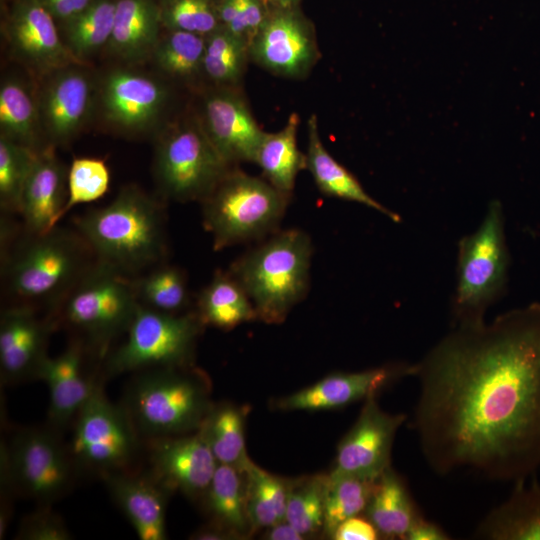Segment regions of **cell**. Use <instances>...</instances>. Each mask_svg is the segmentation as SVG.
<instances>
[{"instance_id": "1", "label": "cell", "mask_w": 540, "mask_h": 540, "mask_svg": "<svg viewBox=\"0 0 540 540\" xmlns=\"http://www.w3.org/2000/svg\"><path fill=\"white\" fill-rule=\"evenodd\" d=\"M412 427L438 475L526 480L540 468V304L453 326L417 363Z\"/></svg>"}, {"instance_id": "2", "label": "cell", "mask_w": 540, "mask_h": 540, "mask_svg": "<svg viewBox=\"0 0 540 540\" xmlns=\"http://www.w3.org/2000/svg\"><path fill=\"white\" fill-rule=\"evenodd\" d=\"M1 269L5 295L49 313L96 260L81 235L55 226L30 233L1 224Z\"/></svg>"}, {"instance_id": "3", "label": "cell", "mask_w": 540, "mask_h": 540, "mask_svg": "<svg viewBox=\"0 0 540 540\" xmlns=\"http://www.w3.org/2000/svg\"><path fill=\"white\" fill-rule=\"evenodd\" d=\"M95 259L134 277L165 262L168 253L163 205L135 185L106 205L74 220Z\"/></svg>"}, {"instance_id": "4", "label": "cell", "mask_w": 540, "mask_h": 540, "mask_svg": "<svg viewBox=\"0 0 540 540\" xmlns=\"http://www.w3.org/2000/svg\"><path fill=\"white\" fill-rule=\"evenodd\" d=\"M311 256L306 232L277 230L240 256L228 272L250 298L257 319L278 324L307 295Z\"/></svg>"}, {"instance_id": "5", "label": "cell", "mask_w": 540, "mask_h": 540, "mask_svg": "<svg viewBox=\"0 0 540 540\" xmlns=\"http://www.w3.org/2000/svg\"><path fill=\"white\" fill-rule=\"evenodd\" d=\"M139 306L132 277L95 260L47 314L102 357L126 333Z\"/></svg>"}, {"instance_id": "6", "label": "cell", "mask_w": 540, "mask_h": 540, "mask_svg": "<svg viewBox=\"0 0 540 540\" xmlns=\"http://www.w3.org/2000/svg\"><path fill=\"white\" fill-rule=\"evenodd\" d=\"M504 226L502 205L493 200L476 231L460 239L453 326L485 322L486 310L505 293L510 259Z\"/></svg>"}, {"instance_id": "7", "label": "cell", "mask_w": 540, "mask_h": 540, "mask_svg": "<svg viewBox=\"0 0 540 540\" xmlns=\"http://www.w3.org/2000/svg\"><path fill=\"white\" fill-rule=\"evenodd\" d=\"M288 197L266 179L233 166L201 201L203 225L222 250L273 234L285 214Z\"/></svg>"}, {"instance_id": "8", "label": "cell", "mask_w": 540, "mask_h": 540, "mask_svg": "<svg viewBox=\"0 0 540 540\" xmlns=\"http://www.w3.org/2000/svg\"><path fill=\"white\" fill-rule=\"evenodd\" d=\"M179 367L143 370L131 384L125 409L140 435L168 437L199 429L207 415L203 385Z\"/></svg>"}, {"instance_id": "9", "label": "cell", "mask_w": 540, "mask_h": 540, "mask_svg": "<svg viewBox=\"0 0 540 540\" xmlns=\"http://www.w3.org/2000/svg\"><path fill=\"white\" fill-rule=\"evenodd\" d=\"M231 167L212 144L198 115L178 121L158 138L154 176L163 199L201 202Z\"/></svg>"}, {"instance_id": "10", "label": "cell", "mask_w": 540, "mask_h": 540, "mask_svg": "<svg viewBox=\"0 0 540 540\" xmlns=\"http://www.w3.org/2000/svg\"><path fill=\"white\" fill-rule=\"evenodd\" d=\"M202 326L196 312L171 314L140 305L124 342L105 359L106 376L184 365Z\"/></svg>"}, {"instance_id": "11", "label": "cell", "mask_w": 540, "mask_h": 540, "mask_svg": "<svg viewBox=\"0 0 540 540\" xmlns=\"http://www.w3.org/2000/svg\"><path fill=\"white\" fill-rule=\"evenodd\" d=\"M0 472L17 494L49 505L71 487L76 466L57 430L22 428L1 447Z\"/></svg>"}, {"instance_id": "12", "label": "cell", "mask_w": 540, "mask_h": 540, "mask_svg": "<svg viewBox=\"0 0 540 540\" xmlns=\"http://www.w3.org/2000/svg\"><path fill=\"white\" fill-rule=\"evenodd\" d=\"M70 453L76 468L101 476L126 470L139 447L125 407L108 400L98 383L75 419Z\"/></svg>"}, {"instance_id": "13", "label": "cell", "mask_w": 540, "mask_h": 540, "mask_svg": "<svg viewBox=\"0 0 540 540\" xmlns=\"http://www.w3.org/2000/svg\"><path fill=\"white\" fill-rule=\"evenodd\" d=\"M249 55L250 60L274 75L302 79L320 56L314 26L299 5L270 7L249 43Z\"/></svg>"}, {"instance_id": "14", "label": "cell", "mask_w": 540, "mask_h": 540, "mask_svg": "<svg viewBox=\"0 0 540 540\" xmlns=\"http://www.w3.org/2000/svg\"><path fill=\"white\" fill-rule=\"evenodd\" d=\"M407 416L383 411L376 396L365 400L357 421L341 441L333 473L378 480L389 469L392 445Z\"/></svg>"}, {"instance_id": "15", "label": "cell", "mask_w": 540, "mask_h": 540, "mask_svg": "<svg viewBox=\"0 0 540 540\" xmlns=\"http://www.w3.org/2000/svg\"><path fill=\"white\" fill-rule=\"evenodd\" d=\"M198 116L212 144L228 164L254 162L265 131L238 87L215 86L207 91Z\"/></svg>"}, {"instance_id": "16", "label": "cell", "mask_w": 540, "mask_h": 540, "mask_svg": "<svg viewBox=\"0 0 540 540\" xmlns=\"http://www.w3.org/2000/svg\"><path fill=\"white\" fill-rule=\"evenodd\" d=\"M5 33L12 52L36 71L49 74L83 64L61 38L56 20L39 0H17L7 18Z\"/></svg>"}, {"instance_id": "17", "label": "cell", "mask_w": 540, "mask_h": 540, "mask_svg": "<svg viewBox=\"0 0 540 540\" xmlns=\"http://www.w3.org/2000/svg\"><path fill=\"white\" fill-rule=\"evenodd\" d=\"M38 94L43 134L52 145L70 142L84 127L93 100V84L83 64L49 74Z\"/></svg>"}, {"instance_id": "18", "label": "cell", "mask_w": 540, "mask_h": 540, "mask_svg": "<svg viewBox=\"0 0 540 540\" xmlns=\"http://www.w3.org/2000/svg\"><path fill=\"white\" fill-rule=\"evenodd\" d=\"M51 317H41L38 309L10 304L0 318V372L2 383L14 384L37 379L39 368L47 355L52 330Z\"/></svg>"}, {"instance_id": "19", "label": "cell", "mask_w": 540, "mask_h": 540, "mask_svg": "<svg viewBox=\"0 0 540 540\" xmlns=\"http://www.w3.org/2000/svg\"><path fill=\"white\" fill-rule=\"evenodd\" d=\"M168 99L165 86L149 75L116 69L103 79L100 91L104 118L126 132H143L155 124Z\"/></svg>"}, {"instance_id": "20", "label": "cell", "mask_w": 540, "mask_h": 540, "mask_svg": "<svg viewBox=\"0 0 540 540\" xmlns=\"http://www.w3.org/2000/svg\"><path fill=\"white\" fill-rule=\"evenodd\" d=\"M150 476L165 490H179L188 495L202 493L209 487L218 462L204 435L150 438Z\"/></svg>"}, {"instance_id": "21", "label": "cell", "mask_w": 540, "mask_h": 540, "mask_svg": "<svg viewBox=\"0 0 540 540\" xmlns=\"http://www.w3.org/2000/svg\"><path fill=\"white\" fill-rule=\"evenodd\" d=\"M411 375L412 364L405 362L359 372L333 374L281 399L278 407L286 410L340 408L376 396L394 381Z\"/></svg>"}, {"instance_id": "22", "label": "cell", "mask_w": 540, "mask_h": 540, "mask_svg": "<svg viewBox=\"0 0 540 540\" xmlns=\"http://www.w3.org/2000/svg\"><path fill=\"white\" fill-rule=\"evenodd\" d=\"M92 353L80 340L61 354L47 356L41 364L37 379L49 390V426L59 431L75 419L96 383L85 371V356Z\"/></svg>"}, {"instance_id": "23", "label": "cell", "mask_w": 540, "mask_h": 540, "mask_svg": "<svg viewBox=\"0 0 540 540\" xmlns=\"http://www.w3.org/2000/svg\"><path fill=\"white\" fill-rule=\"evenodd\" d=\"M68 170L55 156L52 146L36 155L23 189L19 215L30 233H45L57 226L67 201Z\"/></svg>"}, {"instance_id": "24", "label": "cell", "mask_w": 540, "mask_h": 540, "mask_svg": "<svg viewBox=\"0 0 540 540\" xmlns=\"http://www.w3.org/2000/svg\"><path fill=\"white\" fill-rule=\"evenodd\" d=\"M107 489L141 540L166 539L165 490L150 475L127 470L102 476Z\"/></svg>"}, {"instance_id": "25", "label": "cell", "mask_w": 540, "mask_h": 540, "mask_svg": "<svg viewBox=\"0 0 540 540\" xmlns=\"http://www.w3.org/2000/svg\"><path fill=\"white\" fill-rule=\"evenodd\" d=\"M474 538L487 540H540V483H514L509 497L480 521Z\"/></svg>"}, {"instance_id": "26", "label": "cell", "mask_w": 540, "mask_h": 540, "mask_svg": "<svg viewBox=\"0 0 540 540\" xmlns=\"http://www.w3.org/2000/svg\"><path fill=\"white\" fill-rule=\"evenodd\" d=\"M162 26L154 0H116L109 51L130 63L152 57Z\"/></svg>"}, {"instance_id": "27", "label": "cell", "mask_w": 540, "mask_h": 540, "mask_svg": "<svg viewBox=\"0 0 540 540\" xmlns=\"http://www.w3.org/2000/svg\"><path fill=\"white\" fill-rule=\"evenodd\" d=\"M307 128L306 169L310 171L318 189L324 195L363 204L399 223L400 215L370 196L359 180L327 151L320 137L316 115L310 116Z\"/></svg>"}, {"instance_id": "28", "label": "cell", "mask_w": 540, "mask_h": 540, "mask_svg": "<svg viewBox=\"0 0 540 540\" xmlns=\"http://www.w3.org/2000/svg\"><path fill=\"white\" fill-rule=\"evenodd\" d=\"M365 512L380 535L392 539H405L423 517L405 480L391 467L376 481Z\"/></svg>"}, {"instance_id": "29", "label": "cell", "mask_w": 540, "mask_h": 540, "mask_svg": "<svg viewBox=\"0 0 540 540\" xmlns=\"http://www.w3.org/2000/svg\"><path fill=\"white\" fill-rule=\"evenodd\" d=\"M299 116L292 113L286 125L274 133H264L254 163L265 179L280 193L290 198L298 173L306 169V154L297 146Z\"/></svg>"}, {"instance_id": "30", "label": "cell", "mask_w": 540, "mask_h": 540, "mask_svg": "<svg viewBox=\"0 0 540 540\" xmlns=\"http://www.w3.org/2000/svg\"><path fill=\"white\" fill-rule=\"evenodd\" d=\"M195 312L203 325L224 330L257 319L250 298L228 271L215 272L198 294Z\"/></svg>"}, {"instance_id": "31", "label": "cell", "mask_w": 540, "mask_h": 540, "mask_svg": "<svg viewBox=\"0 0 540 540\" xmlns=\"http://www.w3.org/2000/svg\"><path fill=\"white\" fill-rule=\"evenodd\" d=\"M0 129L10 140L41 151L43 133L38 96L21 79L9 77L0 86Z\"/></svg>"}, {"instance_id": "32", "label": "cell", "mask_w": 540, "mask_h": 540, "mask_svg": "<svg viewBox=\"0 0 540 540\" xmlns=\"http://www.w3.org/2000/svg\"><path fill=\"white\" fill-rule=\"evenodd\" d=\"M140 305L179 314L189 306L187 278L179 267L162 262L132 277Z\"/></svg>"}, {"instance_id": "33", "label": "cell", "mask_w": 540, "mask_h": 540, "mask_svg": "<svg viewBox=\"0 0 540 540\" xmlns=\"http://www.w3.org/2000/svg\"><path fill=\"white\" fill-rule=\"evenodd\" d=\"M250 60L249 42L223 27L205 36L202 73L215 86L238 87Z\"/></svg>"}, {"instance_id": "34", "label": "cell", "mask_w": 540, "mask_h": 540, "mask_svg": "<svg viewBox=\"0 0 540 540\" xmlns=\"http://www.w3.org/2000/svg\"><path fill=\"white\" fill-rule=\"evenodd\" d=\"M241 472H246L245 503L249 523L270 528L284 521L289 491L285 484L249 459Z\"/></svg>"}, {"instance_id": "35", "label": "cell", "mask_w": 540, "mask_h": 540, "mask_svg": "<svg viewBox=\"0 0 540 540\" xmlns=\"http://www.w3.org/2000/svg\"><path fill=\"white\" fill-rule=\"evenodd\" d=\"M116 0H95L81 14L63 24L64 42L81 61L108 46L114 26Z\"/></svg>"}, {"instance_id": "36", "label": "cell", "mask_w": 540, "mask_h": 540, "mask_svg": "<svg viewBox=\"0 0 540 540\" xmlns=\"http://www.w3.org/2000/svg\"><path fill=\"white\" fill-rule=\"evenodd\" d=\"M376 481L333 472L327 477L323 527L329 536L340 523L366 510Z\"/></svg>"}, {"instance_id": "37", "label": "cell", "mask_w": 540, "mask_h": 540, "mask_svg": "<svg viewBox=\"0 0 540 540\" xmlns=\"http://www.w3.org/2000/svg\"><path fill=\"white\" fill-rule=\"evenodd\" d=\"M206 438L218 464L235 466L241 471L247 461L241 413L223 406L207 413L198 429Z\"/></svg>"}, {"instance_id": "38", "label": "cell", "mask_w": 540, "mask_h": 540, "mask_svg": "<svg viewBox=\"0 0 540 540\" xmlns=\"http://www.w3.org/2000/svg\"><path fill=\"white\" fill-rule=\"evenodd\" d=\"M240 472L235 466L218 464L206 492L209 509L218 523L243 532L249 519Z\"/></svg>"}, {"instance_id": "39", "label": "cell", "mask_w": 540, "mask_h": 540, "mask_svg": "<svg viewBox=\"0 0 540 540\" xmlns=\"http://www.w3.org/2000/svg\"><path fill=\"white\" fill-rule=\"evenodd\" d=\"M205 36L179 30H167L160 37L152 58L166 74L191 80L202 73Z\"/></svg>"}, {"instance_id": "40", "label": "cell", "mask_w": 540, "mask_h": 540, "mask_svg": "<svg viewBox=\"0 0 540 540\" xmlns=\"http://www.w3.org/2000/svg\"><path fill=\"white\" fill-rule=\"evenodd\" d=\"M38 152L0 135V206L2 214H19L23 189Z\"/></svg>"}, {"instance_id": "41", "label": "cell", "mask_w": 540, "mask_h": 540, "mask_svg": "<svg viewBox=\"0 0 540 540\" xmlns=\"http://www.w3.org/2000/svg\"><path fill=\"white\" fill-rule=\"evenodd\" d=\"M327 478L314 477L302 481L288 491L285 520L302 535L323 526Z\"/></svg>"}, {"instance_id": "42", "label": "cell", "mask_w": 540, "mask_h": 540, "mask_svg": "<svg viewBox=\"0 0 540 540\" xmlns=\"http://www.w3.org/2000/svg\"><path fill=\"white\" fill-rule=\"evenodd\" d=\"M162 26L207 36L220 27L215 0H161Z\"/></svg>"}, {"instance_id": "43", "label": "cell", "mask_w": 540, "mask_h": 540, "mask_svg": "<svg viewBox=\"0 0 540 540\" xmlns=\"http://www.w3.org/2000/svg\"><path fill=\"white\" fill-rule=\"evenodd\" d=\"M109 184L110 172L103 160L91 157L74 158L68 168L67 201L63 216L76 205L102 197Z\"/></svg>"}, {"instance_id": "44", "label": "cell", "mask_w": 540, "mask_h": 540, "mask_svg": "<svg viewBox=\"0 0 540 540\" xmlns=\"http://www.w3.org/2000/svg\"><path fill=\"white\" fill-rule=\"evenodd\" d=\"M220 26L250 43L270 6L266 0H215Z\"/></svg>"}, {"instance_id": "45", "label": "cell", "mask_w": 540, "mask_h": 540, "mask_svg": "<svg viewBox=\"0 0 540 540\" xmlns=\"http://www.w3.org/2000/svg\"><path fill=\"white\" fill-rule=\"evenodd\" d=\"M20 540H68L71 534L61 517L49 505L27 515L21 522L17 535Z\"/></svg>"}, {"instance_id": "46", "label": "cell", "mask_w": 540, "mask_h": 540, "mask_svg": "<svg viewBox=\"0 0 540 540\" xmlns=\"http://www.w3.org/2000/svg\"><path fill=\"white\" fill-rule=\"evenodd\" d=\"M380 533L374 524L359 515L350 517L340 523L332 537L336 540H375Z\"/></svg>"}, {"instance_id": "47", "label": "cell", "mask_w": 540, "mask_h": 540, "mask_svg": "<svg viewBox=\"0 0 540 540\" xmlns=\"http://www.w3.org/2000/svg\"><path fill=\"white\" fill-rule=\"evenodd\" d=\"M56 21L62 24L86 10L95 0H39Z\"/></svg>"}, {"instance_id": "48", "label": "cell", "mask_w": 540, "mask_h": 540, "mask_svg": "<svg viewBox=\"0 0 540 540\" xmlns=\"http://www.w3.org/2000/svg\"><path fill=\"white\" fill-rule=\"evenodd\" d=\"M451 539L438 524L420 518L408 531L405 540H448Z\"/></svg>"}, {"instance_id": "49", "label": "cell", "mask_w": 540, "mask_h": 540, "mask_svg": "<svg viewBox=\"0 0 540 540\" xmlns=\"http://www.w3.org/2000/svg\"><path fill=\"white\" fill-rule=\"evenodd\" d=\"M268 538L271 540H300L303 535L286 520L270 527Z\"/></svg>"}, {"instance_id": "50", "label": "cell", "mask_w": 540, "mask_h": 540, "mask_svg": "<svg viewBox=\"0 0 540 540\" xmlns=\"http://www.w3.org/2000/svg\"><path fill=\"white\" fill-rule=\"evenodd\" d=\"M270 7H287L299 5L301 0H266Z\"/></svg>"}]
</instances>
